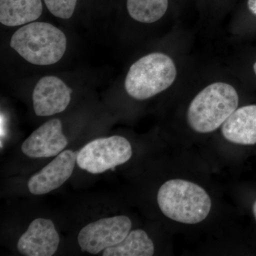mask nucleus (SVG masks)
<instances>
[{"mask_svg":"<svg viewBox=\"0 0 256 256\" xmlns=\"http://www.w3.org/2000/svg\"><path fill=\"white\" fill-rule=\"evenodd\" d=\"M60 242V236L53 222L36 218L20 237L18 249L24 256H52L56 252Z\"/></svg>","mask_w":256,"mask_h":256,"instance_id":"nucleus-10","label":"nucleus"},{"mask_svg":"<svg viewBox=\"0 0 256 256\" xmlns=\"http://www.w3.org/2000/svg\"><path fill=\"white\" fill-rule=\"evenodd\" d=\"M72 92V89L58 77H43L37 82L32 95L35 114L50 116L63 112L70 104Z\"/></svg>","mask_w":256,"mask_h":256,"instance_id":"nucleus-7","label":"nucleus"},{"mask_svg":"<svg viewBox=\"0 0 256 256\" xmlns=\"http://www.w3.org/2000/svg\"><path fill=\"white\" fill-rule=\"evenodd\" d=\"M158 203L163 214L185 224L203 222L210 214L212 200L196 184L183 180H171L162 185Z\"/></svg>","mask_w":256,"mask_h":256,"instance_id":"nucleus-2","label":"nucleus"},{"mask_svg":"<svg viewBox=\"0 0 256 256\" xmlns=\"http://www.w3.org/2000/svg\"><path fill=\"white\" fill-rule=\"evenodd\" d=\"M176 76L178 70L172 58L156 52L144 56L131 66L124 88L133 98L146 100L169 88Z\"/></svg>","mask_w":256,"mask_h":256,"instance_id":"nucleus-4","label":"nucleus"},{"mask_svg":"<svg viewBox=\"0 0 256 256\" xmlns=\"http://www.w3.org/2000/svg\"><path fill=\"white\" fill-rule=\"evenodd\" d=\"M42 0H0V22L4 26L26 24L40 18Z\"/></svg>","mask_w":256,"mask_h":256,"instance_id":"nucleus-12","label":"nucleus"},{"mask_svg":"<svg viewBox=\"0 0 256 256\" xmlns=\"http://www.w3.org/2000/svg\"><path fill=\"white\" fill-rule=\"evenodd\" d=\"M168 0H127L130 16L141 23L156 22L166 13Z\"/></svg>","mask_w":256,"mask_h":256,"instance_id":"nucleus-14","label":"nucleus"},{"mask_svg":"<svg viewBox=\"0 0 256 256\" xmlns=\"http://www.w3.org/2000/svg\"><path fill=\"white\" fill-rule=\"evenodd\" d=\"M247 6L250 14L256 18V0H248Z\"/></svg>","mask_w":256,"mask_h":256,"instance_id":"nucleus-16","label":"nucleus"},{"mask_svg":"<svg viewBox=\"0 0 256 256\" xmlns=\"http://www.w3.org/2000/svg\"><path fill=\"white\" fill-rule=\"evenodd\" d=\"M154 246L148 234L142 229L130 232L120 244L109 247L102 252L104 256H152Z\"/></svg>","mask_w":256,"mask_h":256,"instance_id":"nucleus-13","label":"nucleus"},{"mask_svg":"<svg viewBox=\"0 0 256 256\" xmlns=\"http://www.w3.org/2000/svg\"><path fill=\"white\" fill-rule=\"evenodd\" d=\"M252 73H254V76L256 78V60L254 62L252 66Z\"/></svg>","mask_w":256,"mask_h":256,"instance_id":"nucleus-17","label":"nucleus"},{"mask_svg":"<svg viewBox=\"0 0 256 256\" xmlns=\"http://www.w3.org/2000/svg\"><path fill=\"white\" fill-rule=\"evenodd\" d=\"M66 35L50 24L31 22L18 28L10 46L25 60L35 65L57 63L66 50Z\"/></svg>","mask_w":256,"mask_h":256,"instance_id":"nucleus-3","label":"nucleus"},{"mask_svg":"<svg viewBox=\"0 0 256 256\" xmlns=\"http://www.w3.org/2000/svg\"><path fill=\"white\" fill-rule=\"evenodd\" d=\"M132 228V222L126 216H116L88 224L78 236L82 252L99 254L109 247L120 244Z\"/></svg>","mask_w":256,"mask_h":256,"instance_id":"nucleus-6","label":"nucleus"},{"mask_svg":"<svg viewBox=\"0 0 256 256\" xmlns=\"http://www.w3.org/2000/svg\"><path fill=\"white\" fill-rule=\"evenodd\" d=\"M132 154V146L126 138L118 136L98 138L80 150L77 164L92 174H100L127 162Z\"/></svg>","mask_w":256,"mask_h":256,"instance_id":"nucleus-5","label":"nucleus"},{"mask_svg":"<svg viewBox=\"0 0 256 256\" xmlns=\"http://www.w3.org/2000/svg\"><path fill=\"white\" fill-rule=\"evenodd\" d=\"M44 2L52 14L67 20L73 15L77 0H44Z\"/></svg>","mask_w":256,"mask_h":256,"instance_id":"nucleus-15","label":"nucleus"},{"mask_svg":"<svg viewBox=\"0 0 256 256\" xmlns=\"http://www.w3.org/2000/svg\"><path fill=\"white\" fill-rule=\"evenodd\" d=\"M76 162V153L70 150L62 152L30 178L28 190L33 194L42 195L60 188L72 176Z\"/></svg>","mask_w":256,"mask_h":256,"instance_id":"nucleus-8","label":"nucleus"},{"mask_svg":"<svg viewBox=\"0 0 256 256\" xmlns=\"http://www.w3.org/2000/svg\"><path fill=\"white\" fill-rule=\"evenodd\" d=\"M68 144L60 119L47 121L26 139L22 146L25 156L32 158H50L60 154Z\"/></svg>","mask_w":256,"mask_h":256,"instance_id":"nucleus-9","label":"nucleus"},{"mask_svg":"<svg viewBox=\"0 0 256 256\" xmlns=\"http://www.w3.org/2000/svg\"><path fill=\"white\" fill-rule=\"evenodd\" d=\"M252 213H254V216L256 220V201L254 202V206H252Z\"/></svg>","mask_w":256,"mask_h":256,"instance_id":"nucleus-18","label":"nucleus"},{"mask_svg":"<svg viewBox=\"0 0 256 256\" xmlns=\"http://www.w3.org/2000/svg\"><path fill=\"white\" fill-rule=\"evenodd\" d=\"M238 92L225 82H212L192 100L186 119L195 132L210 133L216 130L238 108Z\"/></svg>","mask_w":256,"mask_h":256,"instance_id":"nucleus-1","label":"nucleus"},{"mask_svg":"<svg viewBox=\"0 0 256 256\" xmlns=\"http://www.w3.org/2000/svg\"><path fill=\"white\" fill-rule=\"evenodd\" d=\"M222 132L228 142L242 146L256 144V105L237 108L222 124Z\"/></svg>","mask_w":256,"mask_h":256,"instance_id":"nucleus-11","label":"nucleus"}]
</instances>
